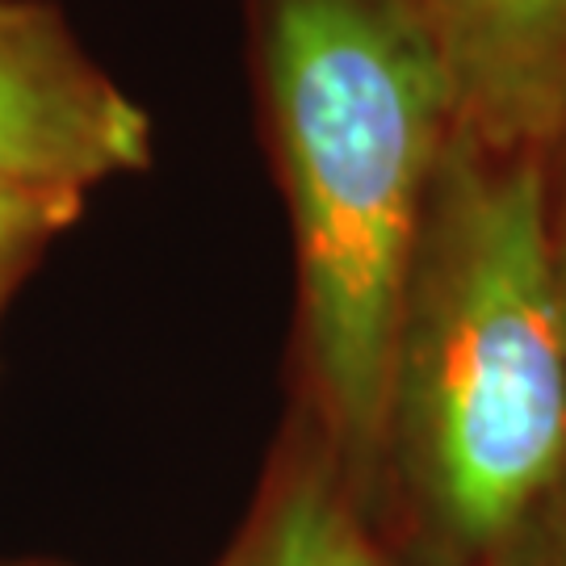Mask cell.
<instances>
[{
	"mask_svg": "<svg viewBox=\"0 0 566 566\" xmlns=\"http://www.w3.org/2000/svg\"><path fill=\"white\" fill-rule=\"evenodd\" d=\"M566 483V311L549 164L453 126L390 344L378 521L483 566Z\"/></svg>",
	"mask_w": 566,
	"mask_h": 566,
	"instance_id": "obj_1",
	"label": "cell"
},
{
	"mask_svg": "<svg viewBox=\"0 0 566 566\" xmlns=\"http://www.w3.org/2000/svg\"><path fill=\"white\" fill-rule=\"evenodd\" d=\"M252 76L298 261V416L378 516L386 369L458 126L411 0H252Z\"/></svg>",
	"mask_w": 566,
	"mask_h": 566,
	"instance_id": "obj_2",
	"label": "cell"
},
{
	"mask_svg": "<svg viewBox=\"0 0 566 566\" xmlns=\"http://www.w3.org/2000/svg\"><path fill=\"white\" fill-rule=\"evenodd\" d=\"M151 118L55 0H0V185L81 193L151 168Z\"/></svg>",
	"mask_w": 566,
	"mask_h": 566,
	"instance_id": "obj_3",
	"label": "cell"
},
{
	"mask_svg": "<svg viewBox=\"0 0 566 566\" xmlns=\"http://www.w3.org/2000/svg\"><path fill=\"white\" fill-rule=\"evenodd\" d=\"M441 51L458 126L500 151L566 147V0H411Z\"/></svg>",
	"mask_w": 566,
	"mask_h": 566,
	"instance_id": "obj_4",
	"label": "cell"
},
{
	"mask_svg": "<svg viewBox=\"0 0 566 566\" xmlns=\"http://www.w3.org/2000/svg\"><path fill=\"white\" fill-rule=\"evenodd\" d=\"M219 566H424L344 479L336 453L294 411L256 500Z\"/></svg>",
	"mask_w": 566,
	"mask_h": 566,
	"instance_id": "obj_5",
	"label": "cell"
},
{
	"mask_svg": "<svg viewBox=\"0 0 566 566\" xmlns=\"http://www.w3.org/2000/svg\"><path fill=\"white\" fill-rule=\"evenodd\" d=\"M81 193H42L0 185V324L46 248L84 219Z\"/></svg>",
	"mask_w": 566,
	"mask_h": 566,
	"instance_id": "obj_6",
	"label": "cell"
},
{
	"mask_svg": "<svg viewBox=\"0 0 566 566\" xmlns=\"http://www.w3.org/2000/svg\"><path fill=\"white\" fill-rule=\"evenodd\" d=\"M483 566H566V483Z\"/></svg>",
	"mask_w": 566,
	"mask_h": 566,
	"instance_id": "obj_7",
	"label": "cell"
},
{
	"mask_svg": "<svg viewBox=\"0 0 566 566\" xmlns=\"http://www.w3.org/2000/svg\"><path fill=\"white\" fill-rule=\"evenodd\" d=\"M549 252H554V277L566 311V147L549 160Z\"/></svg>",
	"mask_w": 566,
	"mask_h": 566,
	"instance_id": "obj_8",
	"label": "cell"
},
{
	"mask_svg": "<svg viewBox=\"0 0 566 566\" xmlns=\"http://www.w3.org/2000/svg\"><path fill=\"white\" fill-rule=\"evenodd\" d=\"M0 566H60V563H0Z\"/></svg>",
	"mask_w": 566,
	"mask_h": 566,
	"instance_id": "obj_9",
	"label": "cell"
}]
</instances>
